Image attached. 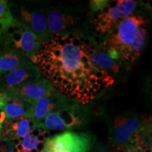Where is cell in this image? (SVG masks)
Masks as SVG:
<instances>
[{
    "label": "cell",
    "mask_w": 152,
    "mask_h": 152,
    "mask_svg": "<svg viewBox=\"0 0 152 152\" xmlns=\"http://www.w3.org/2000/svg\"><path fill=\"white\" fill-rule=\"evenodd\" d=\"M42 43L33 32L16 19L0 30V48L18 52L28 59L37 53Z\"/></svg>",
    "instance_id": "obj_3"
},
{
    "label": "cell",
    "mask_w": 152,
    "mask_h": 152,
    "mask_svg": "<svg viewBox=\"0 0 152 152\" xmlns=\"http://www.w3.org/2000/svg\"><path fill=\"white\" fill-rule=\"evenodd\" d=\"M10 4L5 0H0V30L7 28L14 21Z\"/></svg>",
    "instance_id": "obj_18"
},
{
    "label": "cell",
    "mask_w": 152,
    "mask_h": 152,
    "mask_svg": "<svg viewBox=\"0 0 152 152\" xmlns=\"http://www.w3.org/2000/svg\"><path fill=\"white\" fill-rule=\"evenodd\" d=\"M37 128L30 117L6 119L0 130V140L14 142Z\"/></svg>",
    "instance_id": "obj_12"
},
{
    "label": "cell",
    "mask_w": 152,
    "mask_h": 152,
    "mask_svg": "<svg viewBox=\"0 0 152 152\" xmlns=\"http://www.w3.org/2000/svg\"><path fill=\"white\" fill-rule=\"evenodd\" d=\"M6 102H7V96L4 92L0 91V110H2Z\"/></svg>",
    "instance_id": "obj_22"
},
{
    "label": "cell",
    "mask_w": 152,
    "mask_h": 152,
    "mask_svg": "<svg viewBox=\"0 0 152 152\" xmlns=\"http://www.w3.org/2000/svg\"><path fill=\"white\" fill-rule=\"evenodd\" d=\"M53 91H54V89L50 83L42 76H40L6 90L4 93L9 98L18 99L33 104Z\"/></svg>",
    "instance_id": "obj_8"
},
{
    "label": "cell",
    "mask_w": 152,
    "mask_h": 152,
    "mask_svg": "<svg viewBox=\"0 0 152 152\" xmlns=\"http://www.w3.org/2000/svg\"><path fill=\"white\" fill-rule=\"evenodd\" d=\"M94 140L89 133L66 131L49 137L45 145L49 152H90Z\"/></svg>",
    "instance_id": "obj_6"
},
{
    "label": "cell",
    "mask_w": 152,
    "mask_h": 152,
    "mask_svg": "<svg viewBox=\"0 0 152 152\" xmlns=\"http://www.w3.org/2000/svg\"><path fill=\"white\" fill-rule=\"evenodd\" d=\"M75 103V102L64 97L56 91H53L32 104L30 118L35 123L36 127L48 115L56 110L68 107Z\"/></svg>",
    "instance_id": "obj_10"
},
{
    "label": "cell",
    "mask_w": 152,
    "mask_h": 152,
    "mask_svg": "<svg viewBox=\"0 0 152 152\" xmlns=\"http://www.w3.org/2000/svg\"><path fill=\"white\" fill-rule=\"evenodd\" d=\"M42 152H49L48 150H47V147H46V145H45V147H44Z\"/></svg>",
    "instance_id": "obj_23"
},
{
    "label": "cell",
    "mask_w": 152,
    "mask_h": 152,
    "mask_svg": "<svg viewBox=\"0 0 152 152\" xmlns=\"http://www.w3.org/2000/svg\"><path fill=\"white\" fill-rule=\"evenodd\" d=\"M30 59L14 51L0 48V73L16 69Z\"/></svg>",
    "instance_id": "obj_17"
},
{
    "label": "cell",
    "mask_w": 152,
    "mask_h": 152,
    "mask_svg": "<svg viewBox=\"0 0 152 152\" xmlns=\"http://www.w3.org/2000/svg\"><path fill=\"white\" fill-rule=\"evenodd\" d=\"M40 76L37 68L30 60L16 69L0 73V91L4 92Z\"/></svg>",
    "instance_id": "obj_11"
},
{
    "label": "cell",
    "mask_w": 152,
    "mask_h": 152,
    "mask_svg": "<svg viewBox=\"0 0 152 152\" xmlns=\"http://www.w3.org/2000/svg\"><path fill=\"white\" fill-rule=\"evenodd\" d=\"M143 121L132 112L117 115L110 128V140L118 149L131 144Z\"/></svg>",
    "instance_id": "obj_7"
},
{
    "label": "cell",
    "mask_w": 152,
    "mask_h": 152,
    "mask_svg": "<svg viewBox=\"0 0 152 152\" xmlns=\"http://www.w3.org/2000/svg\"><path fill=\"white\" fill-rule=\"evenodd\" d=\"M47 132L36 128L24 137L14 142L16 152H42L47 139Z\"/></svg>",
    "instance_id": "obj_14"
},
{
    "label": "cell",
    "mask_w": 152,
    "mask_h": 152,
    "mask_svg": "<svg viewBox=\"0 0 152 152\" xmlns=\"http://www.w3.org/2000/svg\"><path fill=\"white\" fill-rule=\"evenodd\" d=\"M147 19L130 15L119 22L106 35L103 49L114 60L132 63L138 59L146 44Z\"/></svg>",
    "instance_id": "obj_2"
},
{
    "label": "cell",
    "mask_w": 152,
    "mask_h": 152,
    "mask_svg": "<svg viewBox=\"0 0 152 152\" xmlns=\"http://www.w3.org/2000/svg\"><path fill=\"white\" fill-rule=\"evenodd\" d=\"M15 9L16 12L11 11L14 18L33 32L42 42L50 39L45 12L37 9H28L23 7Z\"/></svg>",
    "instance_id": "obj_9"
},
{
    "label": "cell",
    "mask_w": 152,
    "mask_h": 152,
    "mask_svg": "<svg viewBox=\"0 0 152 152\" xmlns=\"http://www.w3.org/2000/svg\"><path fill=\"white\" fill-rule=\"evenodd\" d=\"M121 149L123 152H146L140 148L136 147L134 144H129Z\"/></svg>",
    "instance_id": "obj_21"
},
{
    "label": "cell",
    "mask_w": 152,
    "mask_h": 152,
    "mask_svg": "<svg viewBox=\"0 0 152 152\" xmlns=\"http://www.w3.org/2000/svg\"><path fill=\"white\" fill-rule=\"evenodd\" d=\"M89 6H90V10L93 13L100 12L101 11L103 10L105 7L109 4V1H106V0H92L89 1Z\"/></svg>",
    "instance_id": "obj_19"
},
{
    "label": "cell",
    "mask_w": 152,
    "mask_h": 152,
    "mask_svg": "<svg viewBox=\"0 0 152 152\" xmlns=\"http://www.w3.org/2000/svg\"><path fill=\"white\" fill-rule=\"evenodd\" d=\"M109 1L107 6L96 15L93 26L99 33L107 35L116 27L121 20L128 17L135 10L137 2L133 0Z\"/></svg>",
    "instance_id": "obj_5"
},
{
    "label": "cell",
    "mask_w": 152,
    "mask_h": 152,
    "mask_svg": "<svg viewBox=\"0 0 152 152\" xmlns=\"http://www.w3.org/2000/svg\"><path fill=\"white\" fill-rule=\"evenodd\" d=\"M45 14L51 38L56 35L73 33L71 30L75 20L71 14L57 9H49Z\"/></svg>",
    "instance_id": "obj_13"
},
{
    "label": "cell",
    "mask_w": 152,
    "mask_h": 152,
    "mask_svg": "<svg viewBox=\"0 0 152 152\" xmlns=\"http://www.w3.org/2000/svg\"><path fill=\"white\" fill-rule=\"evenodd\" d=\"M91 61L95 66L106 71L109 75L110 72L114 75L119 72L120 66L116 62V60L113 59L103 48L102 49H98L94 44L91 52Z\"/></svg>",
    "instance_id": "obj_15"
},
{
    "label": "cell",
    "mask_w": 152,
    "mask_h": 152,
    "mask_svg": "<svg viewBox=\"0 0 152 152\" xmlns=\"http://www.w3.org/2000/svg\"><path fill=\"white\" fill-rule=\"evenodd\" d=\"M31 106L32 104L25 101L7 96V102L1 111L4 113L7 119L30 117Z\"/></svg>",
    "instance_id": "obj_16"
},
{
    "label": "cell",
    "mask_w": 152,
    "mask_h": 152,
    "mask_svg": "<svg viewBox=\"0 0 152 152\" xmlns=\"http://www.w3.org/2000/svg\"><path fill=\"white\" fill-rule=\"evenodd\" d=\"M87 120V111L83 105L75 103L49 113L37 128L50 130H68L84 125Z\"/></svg>",
    "instance_id": "obj_4"
},
{
    "label": "cell",
    "mask_w": 152,
    "mask_h": 152,
    "mask_svg": "<svg viewBox=\"0 0 152 152\" xmlns=\"http://www.w3.org/2000/svg\"><path fill=\"white\" fill-rule=\"evenodd\" d=\"M0 152H16L14 142L0 140Z\"/></svg>",
    "instance_id": "obj_20"
},
{
    "label": "cell",
    "mask_w": 152,
    "mask_h": 152,
    "mask_svg": "<svg viewBox=\"0 0 152 152\" xmlns=\"http://www.w3.org/2000/svg\"><path fill=\"white\" fill-rule=\"evenodd\" d=\"M93 45L75 32L56 35L42 43L30 60L55 91L85 106L115 82L114 77L93 64Z\"/></svg>",
    "instance_id": "obj_1"
}]
</instances>
